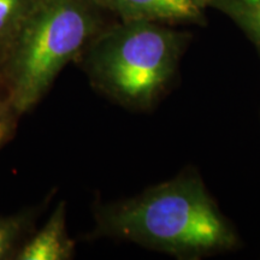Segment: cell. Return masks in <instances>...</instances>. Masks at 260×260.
Listing matches in <instances>:
<instances>
[{"label":"cell","instance_id":"obj_1","mask_svg":"<svg viewBox=\"0 0 260 260\" xmlns=\"http://www.w3.org/2000/svg\"><path fill=\"white\" fill-rule=\"evenodd\" d=\"M95 236L128 240L178 259H200L239 246L232 224L193 170L136 197L96 206Z\"/></svg>","mask_w":260,"mask_h":260},{"label":"cell","instance_id":"obj_2","mask_svg":"<svg viewBox=\"0 0 260 260\" xmlns=\"http://www.w3.org/2000/svg\"><path fill=\"white\" fill-rule=\"evenodd\" d=\"M115 21L98 0H34L0 59L9 100L18 115L34 109L61 70L76 63Z\"/></svg>","mask_w":260,"mask_h":260},{"label":"cell","instance_id":"obj_3","mask_svg":"<svg viewBox=\"0 0 260 260\" xmlns=\"http://www.w3.org/2000/svg\"><path fill=\"white\" fill-rule=\"evenodd\" d=\"M189 39L164 23L116 19L76 63L94 89L123 107L144 111L174 82Z\"/></svg>","mask_w":260,"mask_h":260},{"label":"cell","instance_id":"obj_4","mask_svg":"<svg viewBox=\"0 0 260 260\" xmlns=\"http://www.w3.org/2000/svg\"><path fill=\"white\" fill-rule=\"evenodd\" d=\"M118 21L205 23L209 0H98Z\"/></svg>","mask_w":260,"mask_h":260},{"label":"cell","instance_id":"obj_5","mask_svg":"<svg viewBox=\"0 0 260 260\" xmlns=\"http://www.w3.org/2000/svg\"><path fill=\"white\" fill-rule=\"evenodd\" d=\"M76 243L68 233L67 204L57 205L45 225L28 237L16 253V260H70Z\"/></svg>","mask_w":260,"mask_h":260},{"label":"cell","instance_id":"obj_6","mask_svg":"<svg viewBox=\"0 0 260 260\" xmlns=\"http://www.w3.org/2000/svg\"><path fill=\"white\" fill-rule=\"evenodd\" d=\"M209 8L232 18L260 51V0H209Z\"/></svg>","mask_w":260,"mask_h":260},{"label":"cell","instance_id":"obj_7","mask_svg":"<svg viewBox=\"0 0 260 260\" xmlns=\"http://www.w3.org/2000/svg\"><path fill=\"white\" fill-rule=\"evenodd\" d=\"M35 214L23 211L10 216H0V260L15 259L16 253L28 236Z\"/></svg>","mask_w":260,"mask_h":260},{"label":"cell","instance_id":"obj_8","mask_svg":"<svg viewBox=\"0 0 260 260\" xmlns=\"http://www.w3.org/2000/svg\"><path fill=\"white\" fill-rule=\"evenodd\" d=\"M34 0H0V59L23 23Z\"/></svg>","mask_w":260,"mask_h":260},{"label":"cell","instance_id":"obj_9","mask_svg":"<svg viewBox=\"0 0 260 260\" xmlns=\"http://www.w3.org/2000/svg\"><path fill=\"white\" fill-rule=\"evenodd\" d=\"M19 117L11 103H0V148L15 134Z\"/></svg>","mask_w":260,"mask_h":260},{"label":"cell","instance_id":"obj_10","mask_svg":"<svg viewBox=\"0 0 260 260\" xmlns=\"http://www.w3.org/2000/svg\"><path fill=\"white\" fill-rule=\"evenodd\" d=\"M3 102H10V100H9V94H8V88H6L4 75H3V70L2 68H0V103Z\"/></svg>","mask_w":260,"mask_h":260}]
</instances>
